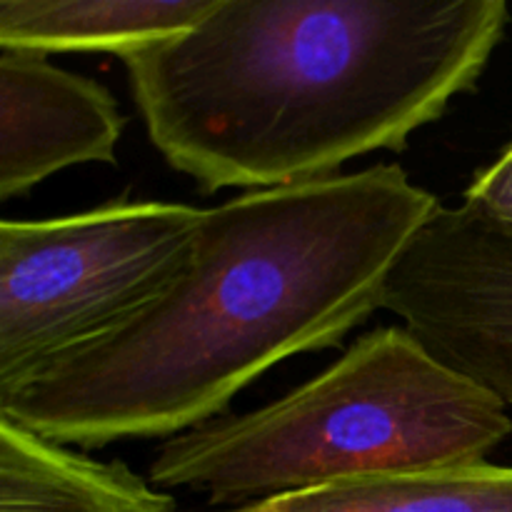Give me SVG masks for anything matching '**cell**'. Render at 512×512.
Listing matches in <instances>:
<instances>
[{"mask_svg": "<svg viewBox=\"0 0 512 512\" xmlns=\"http://www.w3.org/2000/svg\"><path fill=\"white\" fill-rule=\"evenodd\" d=\"M435 205L390 163L208 208L155 303L0 395V415L85 450L218 420L273 365L338 348L380 310L390 268Z\"/></svg>", "mask_w": 512, "mask_h": 512, "instance_id": "1", "label": "cell"}, {"mask_svg": "<svg viewBox=\"0 0 512 512\" xmlns=\"http://www.w3.org/2000/svg\"><path fill=\"white\" fill-rule=\"evenodd\" d=\"M505 0H220L125 58L153 148L205 193L335 175L408 138L478 83Z\"/></svg>", "mask_w": 512, "mask_h": 512, "instance_id": "2", "label": "cell"}, {"mask_svg": "<svg viewBox=\"0 0 512 512\" xmlns=\"http://www.w3.org/2000/svg\"><path fill=\"white\" fill-rule=\"evenodd\" d=\"M505 408L405 325H385L275 403L163 440L148 480L248 508L373 475L485 463L512 433Z\"/></svg>", "mask_w": 512, "mask_h": 512, "instance_id": "3", "label": "cell"}, {"mask_svg": "<svg viewBox=\"0 0 512 512\" xmlns=\"http://www.w3.org/2000/svg\"><path fill=\"white\" fill-rule=\"evenodd\" d=\"M203 208L113 200L0 225V395L113 333L188 265Z\"/></svg>", "mask_w": 512, "mask_h": 512, "instance_id": "4", "label": "cell"}, {"mask_svg": "<svg viewBox=\"0 0 512 512\" xmlns=\"http://www.w3.org/2000/svg\"><path fill=\"white\" fill-rule=\"evenodd\" d=\"M380 310L443 365L512 408V223L435 205L390 268Z\"/></svg>", "mask_w": 512, "mask_h": 512, "instance_id": "5", "label": "cell"}, {"mask_svg": "<svg viewBox=\"0 0 512 512\" xmlns=\"http://www.w3.org/2000/svg\"><path fill=\"white\" fill-rule=\"evenodd\" d=\"M125 118L108 88L48 63L0 50V200L25 195L58 170L118 163Z\"/></svg>", "mask_w": 512, "mask_h": 512, "instance_id": "6", "label": "cell"}, {"mask_svg": "<svg viewBox=\"0 0 512 512\" xmlns=\"http://www.w3.org/2000/svg\"><path fill=\"white\" fill-rule=\"evenodd\" d=\"M0 512H180L123 463H98L0 415Z\"/></svg>", "mask_w": 512, "mask_h": 512, "instance_id": "7", "label": "cell"}, {"mask_svg": "<svg viewBox=\"0 0 512 512\" xmlns=\"http://www.w3.org/2000/svg\"><path fill=\"white\" fill-rule=\"evenodd\" d=\"M220 0H0V50L130 58L185 33Z\"/></svg>", "mask_w": 512, "mask_h": 512, "instance_id": "8", "label": "cell"}, {"mask_svg": "<svg viewBox=\"0 0 512 512\" xmlns=\"http://www.w3.org/2000/svg\"><path fill=\"white\" fill-rule=\"evenodd\" d=\"M230 512H512V468L475 463L373 475Z\"/></svg>", "mask_w": 512, "mask_h": 512, "instance_id": "9", "label": "cell"}, {"mask_svg": "<svg viewBox=\"0 0 512 512\" xmlns=\"http://www.w3.org/2000/svg\"><path fill=\"white\" fill-rule=\"evenodd\" d=\"M465 200L478 203L495 218L512 223V143L488 168L475 175L465 190Z\"/></svg>", "mask_w": 512, "mask_h": 512, "instance_id": "10", "label": "cell"}]
</instances>
